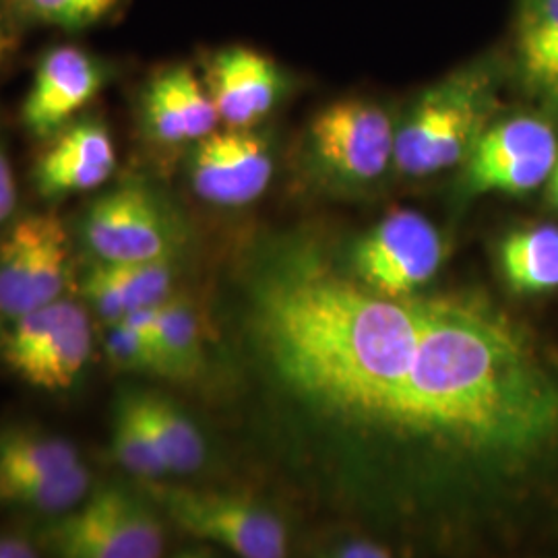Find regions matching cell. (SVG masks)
<instances>
[{
  "instance_id": "cell-1",
  "label": "cell",
  "mask_w": 558,
  "mask_h": 558,
  "mask_svg": "<svg viewBox=\"0 0 558 558\" xmlns=\"http://www.w3.org/2000/svg\"><path fill=\"white\" fill-rule=\"evenodd\" d=\"M385 424L523 465L558 445V373L490 302L428 300L416 354Z\"/></svg>"
},
{
  "instance_id": "cell-2",
  "label": "cell",
  "mask_w": 558,
  "mask_h": 558,
  "mask_svg": "<svg viewBox=\"0 0 558 558\" xmlns=\"http://www.w3.org/2000/svg\"><path fill=\"white\" fill-rule=\"evenodd\" d=\"M428 300L389 299L323 269L255 290V329L279 377L320 408L387 422L410 373Z\"/></svg>"
},
{
  "instance_id": "cell-3",
  "label": "cell",
  "mask_w": 558,
  "mask_h": 558,
  "mask_svg": "<svg viewBox=\"0 0 558 558\" xmlns=\"http://www.w3.org/2000/svg\"><path fill=\"white\" fill-rule=\"evenodd\" d=\"M36 539L52 557L156 558L163 553V525L145 490L104 482L75 509L50 519Z\"/></svg>"
},
{
  "instance_id": "cell-4",
  "label": "cell",
  "mask_w": 558,
  "mask_h": 558,
  "mask_svg": "<svg viewBox=\"0 0 558 558\" xmlns=\"http://www.w3.org/2000/svg\"><path fill=\"white\" fill-rule=\"evenodd\" d=\"M92 352V313L69 296L4 320L0 336L4 364L29 387L50 393L71 389L87 368Z\"/></svg>"
},
{
  "instance_id": "cell-5",
  "label": "cell",
  "mask_w": 558,
  "mask_h": 558,
  "mask_svg": "<svg viewBox=\"0 0 558 558\" xmlns=\"http://www.w3.org/2000/svg\"><path fill=\"white\" fill-rule=\"evenodd\" d=\"M92 259L143 263L172 259L180 242L179 221L147 180H120L92 201L77 223Z\"/></svg>"
},
{
  "instance_id": "cell-6",
  "label": "cell",
  "mask_w": 558,
  "mask_h": 558,
  "mask_svg": "<svg viewBox=\"0 0 558 558\" xmlns=\"http://www.w3.org/2000/svg\"><path fill=\"white\" fill-rule=\"evenodd\" d=\"M486 81L461 75L420 98L396 133L393 161L403 174L426 177L470 158L488 110Z\"/></svg>"
},
{
  "instance_id": "cell-7",
  "label": "cell",
  "mask_w": 558,
  "mask_h": 558,
  "mask_svg": "<svg viewBox=\"0 0 558 558\" xmlns=\"http://www.w3.org/2000/svg\"><path fill=\"white\" fill-rule=\"evenodd\" d=\"M73 283L71 236L54 214H27L0 239V319L11 320L66 296Z\"/></svg>"
},
{
  "instance_id": "cell-8",
  "label": "cell",
  "mask_w": 558,
  "mask_h": 558,
  "mask_svg": "<svg viewBox=\"0 0 558 558\" xmlns=\"http://www.w3.org/2000/svg\"><path fill=\"white\" fill-rule=\"evenodd\" d=\"M182 532L216 542L244 558L286 557V530L276 515L234 493L166 486L147 480L143 488Z\"/></svg>"
},
{
  "instance_id": "cell-9",
  "label": "cell",
  "mask_w": 558,
  "mask_h": 558,
  "mask_svg": "<svg viewBox=\"0 0 558 558\" xmlns=\"http://www.w3.org/2000/svg\"><path fill=\"white\" fill-rule=\"evenodd\" d=\"M117 64L83 46L59 44L41 54L21 104V122L34 140L48 141L100 96Z\"/></svg>"
},
{
  "instance_id": "cell-10",
  "label": "cell",
  "mask_w": 558,
  "mask_h": 558,
  "mask_svg": "<svg viewBox=\"0 0 558 558\" xmlns=\"http://www.w3.org/2000/svg\"><path fill=\"white\" fill-rule=\"evenodd\" d=\"M311 149L327 174L371 182L393 161L396 131L387 112L371 101H336L313 120Z\"/></svg>"
},
{
  "instance_id": "cell-11",
  "label": "cell",
  "mask_w": 558,
  "mask_h": 558,
  "mask_svg": "<svg viewBox=\"0 0 558 558\" xmlns=\"http://www.w3.org/2000/svg\"><path fill=\"white\" fill-rule=\"evenodd\" d=\"M468 163V182L480 193L521 195L550 179L558 160L550 124L532 117L505 120L482 133Z\"/></svg>"
},
{
  "instance_id": "cell-12",
  "label": "cell",
  "mask_w": 558,
  "mask_h": 558,
  "mask_svg": "<svg viewBox=\"0 0 558 558\" xmlns=\"http://www.w3.org/2000/svg\"><path fill=\"white\" fill-rule=\"evenodd\" d=\"M439 232L414 211H396L360 242L356 269L362 281L389 299H401L439 269Z\"/></svg>"
},
{
  "instance_id": "cell-13",
  "label": "cell",
  "mask_w": 558,
  "mask_h": 558,
  "mask_svg": "<svg viewBox=\"0 0 558 558\" xmlns=\"http://www.w3.org/2000/svg\"><path fill=\"white\" fill-rule=\"evenodd\" d=\"M271 177L269 143L253 129H216L193 145L189 158L191 186L211 205H248L265 193Z\"/></svg>"
},
{
  "instance_id": "cell-14",
  "label": "cell",
  "mask_w": 558,
  "mask_h": 558,
  "mask_svg": "<svg viewBox=\"0 0 558 558\" xmlns=\"http://www.w3.org/2000/svg\"><path fill=\"white\" fill-rule=\"evenodd\" d=\"M119 166L117 143L104 119L77 117L48 140L32 170L41 199L60 201L98 191Z\"/></svg>"
},
{
  "instance_id": "cell-15",
  "label": "cell",
  "mask_w": 558,
  "mask_h": 558,
  "mask_svg": "<svg viewBox=\"0 0 558 558\" xmlns=\"http://www.w3.org/2000/svg\"><path fill=\"white\" fill-rule=\"evenodd\" d=\"M220 122L205 81L189 64L163 66L141 89V131L158 145H195L211 135Z\"/></svg>"
},
{
  "instance_id": "cell-16",
  "label": "cell",
  "mask_w": 558,
  "mask_h": 558,
  "mask_svg": "<svg viewBox=\"0 0 558 558\" xmlns=\"http://www.w3.org/2000/svg\"><path fill=\"white\" fill-rule=\"evenodd\" d=\"M203 81L221 122L232 129H253L274 110L283 87L278 64L246 46L214 52Z\"/></svg>"
},
{
  "instance_id": "cell-17",
  "label": "cell",
  "mask_w": 558,
  "mask_h": 558,
  "mask_svg": "<svg viewBox=\"0 0 558 558\" xmlns=\"http://www.w3.org/2000/svg\"><path fill=\"white\" fill-rule=\"evenodd\" d=\"M172 259L143 263L89 260L80 286L81 300L104 325L122 319L133 311L156 306L172 294Z\"/></svg>"
},
{
  "instance_id": "cell-18",
  "label": "cell",
  "mask_w": 558,
  "mask_h": 558,
  "mask_svg": "<svg viewBox=\"0 0 558 558\" xmlns=\"http://www.w3.org/2000/svg\"><path fill=\"white\" fill-rule=\"evenodd\" d=\"M500 263L513 290L539 294L558 288V228L538 226L502 242Z\"/></svg>"
},
{
  "instance_id": "cell-19",
  "label": "cell",
  "mask_w": 558,
  "mask_h": 558,
  "mask_svg": "<svg viewBox=\"0 0 558 558\" xmlns=\"http://www.w3.org/2000/svg\"><path fill=\"white\" fill-rule=\"evenodd\" d=\"M137 396L168 474L186 476L201 470L207 449L193 420L172 399L149 391H137Z\"/></svg>"
},
{
  "instance_id": "cell-20",
  "label": "cell",
  "mask_w": 558,
  "mask_h": 558,
  "mask_svg": "<svg viewBox=\"0 0 558 558\" xmlns=\"http://www.w3.org/2000/svg\"><path fill=\"white\" fill-rule=\"evenodd\" d=\"M110 453L122 470L143 482L168 476L160 449L143 414L137 389H124L114 399Z\"/></svg>"
},
{
  "instance_id": "cell-21",
  "label": "cell",
  "mask_w": 558,
  "mask_h": 558,
  "mask_svg": "<svg viewBox=\"0 0 558 558\" xmlns=\"http://www.w3.org/2000/svg\"><path fill=\"white\" fill-rule=\"evenodd\" d=\"M80 461V449L64 437L21 426L0 430V482L52 474Z\"/></svg>"
},
{
  "instance_id": "cell-22",
  "label": "cell",
  "mask_w": 558,
  "mask_h": 558,
  "mask_svg": "<svg viewBox=\"0 0 558 558\" xmlns=\"http://www.w3.org/2000/svg\"><path fill=\"white\" fill-rule=\"evenodd\" d=\"M518 57L530 83L558 92V0H521Z\"/></svg>"
},
{
  "instance_id": "cell-23",
  "label": "cell",
  "mask_w": 558,
  "mask_h": 558,
  "mask_svg": "<svg viewBox=\"0 0 558 558\" xmlns=\"http://www.w3.org/2000/svg\"><path fill=\"white\" fill-rule=\"evenodd\" d=\"M92 486V472L80 461L73 468L52 474L0 482V502L48 518H59L75 509L87 497Z\"/></svg>"
},
{
  "instance_id": "cell-24",
  "label": "cell",
  "mask_w": 558,
  "mask_h": 558,
  "mask_svg": "<svg viewBox=\"0 0 558 558\" xmlns=\"http://www.w3.org/2000/svg\"><path fill=\"white\" fill-rule=\"evenodd\" d=\"M156 339L168 379H189L199 371L203 362L199 319L184 296L170 294L156 306Z\"/></svg>"
},
{
  "instance_id": "cell-25",
  "label": "cell",
  "mask_w": 558,
  "mask_h": 558,
  "mask_svg": "<svg viewBox=\"0 0 558 558\" xmlns=\"http://www.w3.org/2000/svg\"><path fill=\"white\" fill-rule=\"evenodd\" d=\"M126 0H0L23 25L52 27L69 34L87 32L114 20Z\"/></svg>"
},
{
  "instance_id": "cell-26",
  "label": "cell",
  "mask_w": 558,
  "mask_h": 558,
  "mask_svg": "<svg viewBox=\"0 0 558 558\" xmlns=\"http://www.w3.org/2000/svg\"><path fill=\"white\" fill-rule=\"evenodd\" d=\"M20 201V189L13 170V161L9 158L7 143L0 133V228L9 226L11 218L15 216Z\"/></svg>"
},
{
  "instance_id": "cell-27",
  "label": "cell",
  "mask_w": 558,
  "mask_h": 558,
  "mask_svg": "<svg viewBox=\"0 0 558 558\" xmlns=\"http://www.w3.org/2000/svg\"><path fill=\"white\" fill-rule=\"evenodd\" d=\"M21 25L0 4V66L20 48Z\"/></svg>"
},
{
  "instance_id": "cell-28",
  "label": "cell",
  "mask_w": 558,
  "mask_h": 558,
  "mask_svg": "<svg viewBox=\"0 0 558 558\" xmlns=\"http://www.w3.org/2000/svg\"><path fill=\"white\" fill-rule=\"evenodd\" d=\"M40 550L38 539L32 542L17 534H0V558H38Z\"/></svg>"
},
{
  "instance_id": "cell-29",
  "label": "cell",
  "mask_w": 558,
  "mask_h": 558,
  "mask_svg": "<svg viewBox=\"0 0 558 558\" xmlns=\"http://www.w3.org/2000/svg\"><path fill=\"white\" fill-rule=\"evenodd\" d=\"M345 557H387V553H385L383 548H377V546L362 544V546H352V548H348Z\"/></svg>"
},
{
  "instance_id": "cell-30",
  "label": "cell",
  "mask_w": 558,
  "mask_h": 558,
  "mask_svg": "<svg viewBox=\"0 0 558 558\" xmlns=\"http://www.w3.org/2000/svg\"><path fill=\"white\" fill-rule=\"evenodd\" d=\"M550 186H553V199L557 201L558 205V160L553 174H550Z\"/></svg>"
}]
</instances>
